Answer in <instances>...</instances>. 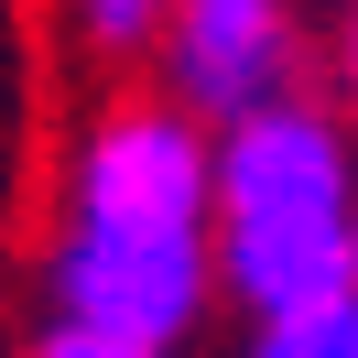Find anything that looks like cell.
Returning a JSON list of instances; mask_svg holds the SVG:
<instances>
[{
    "label": "cell",
    "mask_w": 358,
    "mask_h": 358,
    "mask_svg": "<svg viewBox=\"0 0 358 358\" xmlns=\"http://www.w3.org/2000/svg\"><path fill=\"white\" fill-rule=\"evenodd\" d=\"M348 239H358L348 141L315 109H293V98L228 120V152H217V282L250 315L315 304V293L348 282Z\"/></svg>",
    "instance_id": "obj_1"
},
{
    "label": "cell",
    "mask_w": 358,
    "mask_h": 358,
    "mask_svg": "<svg viewBox=\"0 0 358 358\" xmlns=\"http://www.w3.org/2000/svg\"><path fill=\"white\" fill-rule=\"evenodd\" d=\"M206 228H152V217H76L66 206V250H55V293H66V326L98 336H141V348H174L206 315Z\"/></svg>",
    "instance_id": "obj_2"
},
{
    "label": "cell",
    "mask_w": 358,
    "mask_h": 358,
    "mask_svg": "<svg viewBox=\"0 0 358 358\" xmlns=\"http://www.w3.org/2000/svg\"><path fill=\"white\" fill-rule=\"evenodd\" d=\"M163 76L185 120H250L293 87V11L282 0H185L163 22Z\"/></svg>",
    "instance_id": "obj_3"
},
{
    "label": "cell",
    "mask_w": 358,
    "mask_h": 358,
    "mask_svg": "<svg viewBox=\"0 0 358 358\" xmlns=\"http://www.w3.org/2000/svg\"><path fill=\"white\" fill-rule=\"evenodd\" d=\"M250 358H358V282L315 293V304H282V315H261Z\"/></svg>",
    "instance_id": "obj_4"
},
{
    "label": "cell",
    "mask_w": 358,
    "mask_h": 358,
    "mask_svg": "<svg viewBox=\"0 0 358 358\" xmlns=\"http://www.w3.org/2000/svg\"><path fill=\"white\" fill-rule=\"evenodd\" d=\"M174 0H76V22H87V44H109V55H131L141 33L163 22Z\"/></svg>",
    "instance_id": "obj_5"
},
{
    "label": "cell",
    "mask_w": 358,
    "mask_h": 358,
    "mask_svg": "<svg viewBox=\"0 0 358 358\" xmlns=\"http://www.w3.org/2000/svg\"><path fill=\"white\" fill-rule=\"evenodd\" d=\"M44 358H174V348H141V336H98V326H55Z\"/></svg>",
    "instance_id": "obj_6"
},
{
    "label": "cell",
    "mask_w": 358,
    "mask_h": 358,
    "mask_svg": "<svg viewBox=\"0 0 358 358\" xmlns=\"http://www.w3.org/2000/svg\"><path fill=\"white\" fill-rule=\"evenodd\" d=\"M336 66H348V87H358V11H348V44H336Z\"/></svg>",
    "instance_id": "obj_7"
},
{
    "label": "cell",
    "mask_w": 358,
    "mask_h": 358,
    "mask_svg": "<svg viewBox=\"0 0 358 358\" xmlns=\"http://www.w3.org/2000/svg\"><path fill=\"white\" fill-rule=\"evenodd\" d=\"M348 282H358V239H348Z\"/></svg>",
    "instance_id": "obj_8"
}]
</instances>
